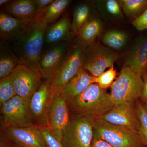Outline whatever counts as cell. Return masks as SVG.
Segmentation results:
<instances>
[{"label": "cell", "mask_w": 147, "mask_h": 147, "mask_svg": "<svg viewBox=\"0 0 147 147\" xmlns=\"http://www.w3.org/2000/svg\"><path fill=\"white\" fill-rule=\"evenodd\" d=\"M47 27L34 19L9 42L19 64L30 67L41 76L39 62Z\"/></svg>", "instance_id": "cell-1"}, {"label": "cell", "mask_w": 147, "mask_h": 147, "mask_svg": "<svg viewBox=\"0 0 147 147\" xmlns=\"http://www.w3.org/2000/svg\"><path fill=\"white\" fill-rule=\"evenodd\" d=\"M74 116L99 118L114 107L110 94L96 84H92L68 104Z\"/></svg>", "instance_id": "cell-2"}, {"label": "cell", "mask_w": 147, "mask_h": 147, "mask_svg": "<svg viewBox=\"0 0 147 147\" xmlns=\"http://www.w3.org/2000/svg\"><path fill=\"white\" fill-rule=\"evenodd\" d=\"M94 138L107 142L113 147H147L139 132L94 118Z\"/></svg>", "instance_id": "cell-3"}, {"label": "cell", "mask_w": 147, "mask_h": 147, "mask_svg": "<svg viewBox=\"0 0 147 147\" xmlns=\"http://www.w3.org/2000/svg\"><path fill=\"white\" fill-rule=\"evenodd\" d=\"M144 86L143 75L123 65L111 86L110 95L114 105L134 101L141 98Z\"/></svg>", "instance_id": "cell-4"}, {"label": "cell", "mask_w": 147, "mask_h": 147, "mask_svg": "<svg viewBox=\"0 0 147 147\" xmlns=\"http://www.w3.org/2000/svg\"><path fill=\"white\" fill-rule=\"evenodd\" d=\"M1 108L2 129L34 125L28 100L16 95Z\"/></svg>", "instance_id": "cell-5"}, {"label": "cell", "mask_w": 147, "mask_h": 147, "mask_svg": "<svg viewBox=\"0 0 147 147\" xmlns=\"http://www.w3.org/2000/svg\"><path fill=\"white\" fill-rule=\"evenodd\" d=\"M85 48L77 44L68 49L63 63L50 80V89L52 98L60 93L66 84L83 68Z\"/></svg>", "instance_id": "cell-6"}, {"label": "cell", "mask_w": 147, "mask_h": 147, "mask_svg": "<svg viewBox=\"0 0 147 147\" xmlns=\"http://www.w3.org/2000/svg\"><path fill=\"white\" fill-rule=\"evenodd\" d=\"M94 118L88 116H74L64 130V147H91L94 139Z\"/></svg>", "instance_id": "cell-7"}, {"label": "cell", "mask_w": 147, "mask_h": 147, "mask_svg": "<svg viewBox=\"0 0 147 147\" xmlns=\"http://www.w3.org/2000/svg\"><path fill=\"white\" fill-rule=\"evenodd\" d=\"M119 58L115 51L99 42H95L85 48L83 68L97 77L114 66Z\"/></svg>", "instance_id": "cell-8"}, {"label": "cell", "mask_w": 147, "mask_h": 147, "mask_svg": "<svg viewBox=\"0 0 147 147\" xmlns=\"http://www.w3.org/2000/svg\"><path fill=\"white\" fill-rule=\"evenodd\" d=\"M11 76L16 95L29 101L43 83L39 74L30 67L20 64Z\"/></svg>", "instance_id": "cell-9"}, {"label": "cell", "mask_w": 147, "mask_h": 147, "mask_svg": "<svg viewBox=\"0 0 147 147\" xmlns=\"http://www.w3.org/2000/svg\"><path fill=\"white\" fill-rule=\"evenodd\" d=\"M50 82H43L30 101L34 125L39 127H50L48 115L52 99Z\"/></svg>", "instance_id": "cell-10"}, {"label": "cell", "mask_w": 147, "mask_h": 147, "mask_svg": "<svg viewBox=\"0 0 147 147\" xmlns=\"http://www.w3.org/2000/svg\"><path fill=\"white\" fill-rule=\"evenodd\" d=\"M134 102L129 101L114 105L109 112L99 118L112 124L139 132L140 121Z\"/></svg>", "instance_id": "cell-11"}, {"label": "cell", "mask_w": 147, "mask_h": 147, "mask_svg": "<svg viewBox=\"0 0 147 147\" xmlns=\"http://www.w3.org/2000/svg\"><path fill=\"white\" fill-rule=\"evenodd\" d=\"M68 42L55 44L42 54L39 68L42 78L50 81L65 59L69 49Z\"/></svg>", "instance_id": "cell-12"}, {"label": "cell", "mask_w": 147, "mask_h": 147, "mask_svg": "<svg viewBox=\"0 0 147 147\" xmlns=\"http://www.w3.org/2000/svg\"><path fill=\"white\" fill-rule=\"evenodd\" d=\"M68 104L60 93L55 95L50 103L48 120L50 127L63 139V132L70 120Z\"/></svg>", "instance_id": "cell-13"}, {"label": "cell", "mask_w": 147, "mask_h": 147, "mask_svg": "<svg viewBox=\"0 0 147 147\" xmlns=\"http://www.w3.org/2000/svg\"><path fill=\"white\" fill-rule=\"evenodd\" d=\"M1 130L11 143L18 147H48L36 125Z\"/></svg>", "instance_id": "cell-14"}, {"label": "cell", "mask_w": 147, "mask_h": 147, "mask_svg": "<svg viewBox=\"0 0 147 147\" xmlns=\"http://www.w3.org/2000/svg\"><path fill=\"white\" fill-rule=\"evenodd\" d=\"M124 65L144 75L147 70V34L135 38Z\"/></svg>", "instance_id": "cell-15"}, {"label": "cell", "mask_w": 147, "mask_h": 147, "mask_svg": "<svg viewBox=\"0 0 147 147\" xmlns=\"http://www.w3.org/2000/svg\"><path fill=\"white\" fill-rule=\"evenodd\" d=\"M71 23L68 13H64L57 21L47 27L45 32V42L55 44L69 42L74 37Z\"/></svg>", "instance_id": "cell-16"}, {"label": "cell", "mask_w": 147, "mask_h": 147, "mask_svg": "<svg viewBox=\"0 0 147 147\" xmlns=\"http://www.w3.org/2000/svg\"><path fill=\"white\" fill-rule=\"evenodd\" d=\"M93 76L82 68L66 84L60 93L68 104L93 84Z\"/></svg>", "instance_id": "cell-17"}, {"label": "cell", "mask_w": 147, "mask_h": 147, "mask_svg": "<svg viewBox=\"0 0 147 147\" xmlns=\"http://www.w3.org/2000/svg\"><path fill=\"white\" fill-rule=\"evenodd\" d=\"M2 10L26 24L34 20L38 11L33 0L11 1L4 6Z\"/></svg>", "instance_id": "cell-18"}, {"label": "cell", "mask_w": 147, "mask_h": 147, "mask_svg": "<svg viewBox=\"0 0 147 147\" xmlns=\"http://www.w3.org/2000/svg\"><path fill=\"white\" fill-rule=\"evenodd\" d=\"M95 2L84 1L77 3L74 8L71 31L74 37L77 36L83 26L93 18Z\"/></svg>", "instance_id": "cell-19"}, {"label": "cell", "mask_w": 147, "mask_h": 147, "mask_svg": "<svg viewBox=\"0 0 147 147\" xmlns=\"http://www.w3.org/2000/svg\"><path fill=\"white\" fill-rule=\"evenodd\" d=\"M104 29V24L100 18L94 17L80 30L76 36V44L86 48L96 42Z\"/></svg>", "instance_id": "cell-20"}, {"label": "cell", "mask_w": 147, "mask_h": 147, "mask_svg": "<svg viewBox=\"0 0 147 147\" xmlns=\"http://www.w3.org/2000/svg\"><path fill=\"white\" fill-rule=\"evenodd\" d=\"M71 1L56 0L50 5L38 11L34 19L40 24L48 26L57 21L62 16Z\"/></svg>", "instance_id": "cell-21"}, {"label": "cell", "mask_w": 147, "mask_h": 147, "mask_svg": "<svg viewBox=\"0 0 147 147\" xmlns=\"http://www.w3.org/2000/svg\"><path fill=\"white\" fill-rule=\"evenodd\" d=\"M27 24L12 15L1 11L0 13L1 40L9 42Z\"/></svg>", "instance_id": "cell-22"}, {"label": "cell", "mask_w": 147, "mask_h": 147, "mask_svg": "<svg viewBox=\"0 0 147 147\" xmlns=\"http://www.w3.org/2000/svg\"><path fill=\"white\" fill-rule=\"evenodd\" d=\"M19 64V60L8 42L0 41V79L9 76Z\"/></svg>", "instance_id": "cell-23"}, {"label": "cell", "mask_w": 147, "mask_h": 147, "mask_svg": "<svg viewBox=\"0 0 147 147\" xmlns=\"http://www.w3.org/2000/svg\"><path fill=\"white\" fill-rule=\"evenodd\" d=\"M95 6L105 21H119L123 18V13L118 1L98 0L95 2Z\"/></svg>", "instance_id": "cell-24"}, {"label": "cell", "mask_w": 147, "mask_h": 147, "mask_svg": "<svg viewBox=\"0 0 147 147\" xmlns=\"http://www.w3.org/2000/svg\"><path fill=\"white\" fill-rule=\"evenodd\" d=\"M128 35L123 31L111 30L106 32L102 37L104 45L113 50H123L127 45Z\"/></svg>", "instance_id": "cell-25"}, {"label": "cell", "mask_w": 147, "mask_h": 147, "mask_svg": "<svg viewBox=\"0 0 147 147\" xmlns=\"http://www.w3.org/2000/svg\"><path fill=\"white\" fill-rule=\"evenodd\" d=\"M123 12L132 21L141 16L147 9V0L118 1Z\"/></svg>", "instance_id": "cell-26"}, {"label": "cell", "mask_w": 147, "mask_h": 147, "mask_svg": "<svg viewBox=\"0 0 147 147\" xmlns=\"http://www.w3.org/2000/svg\"><path fill=\"white\" fill-rule=\"evenodd\" d=\"M16 95L11 75L0 80V106Z\"/></svg>", "instance_id": "cell-27"}, {"label": "cell", "mask_w": 147, "mask_h": 147, "mask_svg": "<svg viewBox=\"0 0 147 147\" xmlns=\"http://www.w3.org/2000/svg\"><path fill=\"white\" fill-rule=\"evenodd\" d=\"M116 70L114 66L97 77L93 76V84H96L103 89L106 90L111 87L117 76Z\"/></svg>", "instance_id": "cell-28"}, {"label": "cell", "mask_w": 147, "mask_h": 147, "mask_svg": "<svg viewBox=\"0 0 147 147\" xmlns=\"http://www.w3.org/2000/svg\"><path fill=\"white\" fill-rule=\"evenodd\" d=\"M37 127L47 147H64L63 139L58 137L50 127Z\"/></svg>", "instance_id": "cell-29"}, {"label": "cell", "mask_w": 147, "mask_h": 147, "mask_svg": "<svg viewBox=\"0 0 147 147\" xmlns=\"http://www.w3.org/2000/svg\"><path fill=\"white\" fill-rule=\"evenodd\" d=\"M136 109L140 123L139 133L147 146V113L140 102L136 104Z\"/></svg>", "instance_id": "cell-30"}, {"label": "cell", "mask_w": 147, "mask_h": 147, "mask_svg": "<svg viewBox=\"0 0 147 147\" xmlns=\"http://www.w3.org/2000/svg\"><path fill=\"white\" fill-rule=\"evenodd\" d=\"M132 24L139 31L147 30V9L139 18L132 21Z\"/></svg>", "instance_id": "cell-31"}, {"label": "cell", "mask_w": 147, "mask_h": 147, "mask_svg": "<svg viewBox=\"0 0 147 147\" xmlns=\"http://www.w3.org/2000/svg\"><path fill=\"white\" fill-rule=\"evenodd\" d=\"M54 1V0H33L38 11L50 5Z\"/></svg>", "instance_id": "cell-32"}, {"label": "cell", "mask_w": 147, "mask_h": 147, "mask_svg": "<svg viewBox=\"0 0 147 147\" xmlns=\"http://www.w3.org/2000/svg\"><path fill=\"white\" fill-rule=\"evenodd\" d=\"M0 147H11V142L3 131L1 130Z\"/></svg>", "instance_id": "cell-33"}, {"label": "cell", "mask_w": 147, "mask_h": 147, "mask_svg": "<svg viewBox=\"0 0 147 147\" xmlns=\"http://www.w3.org/2000/svg\"><path fill=\"white\" fill-rule=\"evenodd\" d=\"M91 147H113L107 142L100 139L94 138Z\"/></svg>", "instance_id": "cell-34"}, {"label": "cell", "mask_w": 147, "mask_h": 147, "mask_svg": "<svg viewBox=\"0 0 147 147\" xmlns=\"http://www.w3.org/2000/svg\"><path fill=\"white\" fill-rule=\"evenodd\" d=\"M143 78L144 79V86L141 98L145 102L147 101V74L143 75Z\"/></svg>", "instance_id": "cell-35"}, {"label": "cell", "mask_w": 147, "mask_h": 147, "mask_svg": "<svg viewBox=\"0 0 147 147\" xmlns=\"http://www.w3.org/2000/svg\"><path fill=\"white\" fill-rule=\"evenodd\" d=\"M11 1H9V0H1L0 1V5L1 6L3 5L5 6L7 5Z\"/></svg>", "instance_id": "cell-36"}, {"label": "cell", "mask_w": 147, "mask_h": 147, "mask_svg": "<svg viewBox=\"0 0 147 147\" xmlns=\"http://www.w3.org/2000/svg\"><path fill=\"white\" fill-rule=\"evenodd\" d=\"M144 105V108L145 110H146V112L147 113V101H145Z\"/></svg>", "instance_id": "cell-37"}, {"label": "cell", "mask_w": 147, "mask_h": 147, "mask_svg": "<svg viewBox=\"0 0 147 147\" xmlns=\"http://www.w3.org/2000/svg\"><path fill=\"white\" fill-rule=\"evenodd\" d=\"M11 147H18L17 146H16V145L14 144H13V143H11Z\"/></svg>", "instance_id": "cell-38"}, {"label": "cell", "mask_w": 147, "mask_h": 147, "mask_svg": "<svg viewBox=\"0 0 147 147\" xmlns=\"http://www.w3.org/2000/svg\"><path fill=\"white\" fill-rule=\"evenodd\" d=\"M146 74H147V72H146Z\"/></svg>", "instance_id": "cell-39"}]
</instances>
